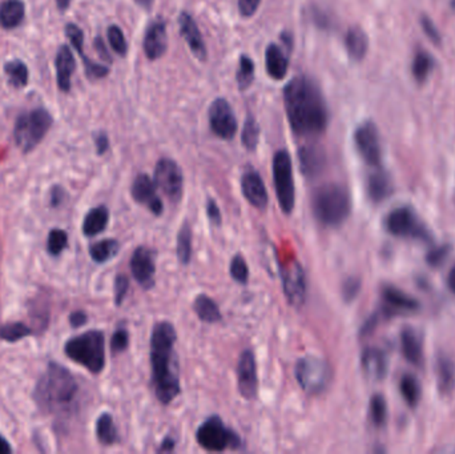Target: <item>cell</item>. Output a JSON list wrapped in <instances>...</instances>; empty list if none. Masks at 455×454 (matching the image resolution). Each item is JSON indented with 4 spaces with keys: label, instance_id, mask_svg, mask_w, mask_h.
<instances>
[{
    "label": "cell",
    "instance_id": "obj_24",
    "mask_svg": "<svg viewBox=\"0 0 455 454\" xmlns=\"http://www.w3.org/2000/svg\"><path fill=\"white\" fill-rule=\"evenodd\" d=\"M401 344L405 357L409 362L418 365L422 361V339L417 330L413 328H406L401 333Z\"/></svg>",
    "mask_w": 455,
    "mask_h": 454
},
{
    "label": "cell",
    "instance_id": "obj_45",
    "mask_svg": "<svg viewBox=\"0 0 455 454\" xmlns=\"http://www.w3.org/2000/svg\"><path fill=\"white\" fill-rule=\"evenodd\" d=\"M108 41H109V44L114 48V52H117L122 56L127 53V50H128L127 41H125L123 31L117 26H111L108 28Z\"/></svg>",
    "mask_w": 455,
    "mask_h": 454
},
{
    "label": "cell",
    "instance_id": "obj_11",
    "mask_svg": "<svg viewBox=\"0 0 455 454\" xmlns=\"http://www.w3.org/2000/svg\"><path fill=\"white\" fill-rule=\"evenodd\" d=\"M155 183L156 186L160 188L172 201L180 200L183 195V172L176 162L171 159H161L156 164Z\"/></svg>",
    "mask_w": 455,
    "mask_h": 454
},
{
    "label": "cell",
    "instance_id": "obj_35",
    "mask_svg": "<svg viewBox=\"0 0 455 454\" xmlns=\"http://www.w3.org/2000/svg\"><path fill=\"white\" fill-rule=\"evenodd\" d=\"M96 435L103 445H114L117 441V431L111 414L104 413L97 418Z\"/></svg>",
    "mask_w": 455,
    "mask_h": 454
},
{
    "label": "cell",
    "instance_id": "obj_36",
    "mask_svg": "<svg viewBox=\"0 0 455 454\" xmlns=\"http://www.w3.org/2000/svg\"><path fill=\"white\" fill-rule=\"evenodd\" d=\"M401 394L409 406H415L421 398V385L412 374H405L400 384Z\"/></svg>",
    "mask_w": 455,
    "mask_h": 454
},
{
    "label": "cell",
    "instance_id": "obj_33",
    "mask_svg": "<svg viewBox=\"0 0 455 454\" xmlns=\"http://www.w3.org/2000/svg\"><path fill=\"white\" fill-rule=\"evenodd\" d=\"M119 249H120V246L116 240L105 238V240H102V241L95 243L91 246L90 255H91L93 261L103 264V263H107L108 260L114 258L117 255Z\"/></svg>",
    "mask_w": 455,
    "mask_h": 454
},
{
    "label": "cell",
    "instance_id": "obj_50",
    "mask_svg": "<svg viewBox=\"0 0 455 454\" xmlns=\"http://www.w3.org/2000/svg\"><path fill=\"white\" fill-rule=\"evenodd\" d=\"M261 0H238V9L244 16H252L259 9Z\"/></svg>",
    "mask_w": 455,
    "mask_h": 454
},
{
    "label": "cell",
    "instance_id": "obj_1",
    "mask_svg": "<svg viewBox=\"0 0 455 454\" xmlns=\"http://www.w3.org/2000/svg\"><path fill=\"white\" fill-rule=\"evenodd\" d=\"M285 110L293 132L311 137L325 132L328 110L320 88L304 76L296 78L284 91Z\"/></svg>",
    "mask_w": 455,
    "mask_h": 454
},
{
    "label": "cell",
    "instance_id": "obj_29",
    "mask_svg": "<svg viewBox=\"0 0 455 454\" xmlns=\"http://www.w3.org/2000/svg\"><path fill=\"white\" fill-rule=\"evenodd\" d=\"M24 18V4L21 0H6L0 6V26L4 28H15Z\"/></svg>",
    "mask_w": 455,
    "mask_h": 454
},
{
    "label": "cell",
    "instance_id": "obj_31",
    "mask_svg": "<svg viewBox=\"0 0 455 454\" xmlns=\"http://www.w3.org/2000/svg\"><path fill=\"white\" fill-rule=\"evenodd\" d=\"M438 388L442 394L453 392L455 388V365L449 357H441L437 364Z\"/></svg>",
    "mask_w": 455,
    "mask_h": 454
},
{
    "label": "cell",
    "instance_id": "obj_44",
    "mask_svg": "<svg viewBox=\"0 0 455 454\" xmlns=\"http://www.w3.org/2000/svg\"><path fill=\"white\" fill-rule=\"evenodd\" d=\"M68 236L63 229H52L48 235L47 248L52 256H59L63 250L67 248Z\"/></svg>",
    "mask_w": 455,
    "mask_h": 454
},
{
    "label": "cell",
    "instance_id": "obj_34",
    "mask_svg": "<svg viewBox=\"0 0 455 454\" xmlns=\"http://www.w3.org/2000/svg\"><path fill=\"white\" fill-rule=\"evenodd\" d=\"M177 258L181 264H189L192 258V227L184 221L177 235Z\"/></svg>",
    "mask_w": 455,
    "mask_h": 454
},
{
    "label": "cell",
    "instance_id": "obj_28",
    "mask_svg": "<svg viewBox=\"0 0 455 454\" xmlns=\"http://www.w3.org/2000/svg\"><path fill=\"white\" fill-rule=\"evenodd\" d=\"M345 46L349 56L354 60H363L368 52L369 41L366 33L360 27H352L345 38Z\"/></svg>",
    "mask_w": 455,
    "mask_h": 454
},
{
    "label": "cell",
    "instance_id": "obj_37",
    "mask_svg": "<svg viewBox=\"0 0 455 454\" xmlns=\"http://www.w3.org/2000/svg\"><path fill=\"white\" fill-rule=\"evenodd\" d=\"M433 67H434L433 58L427 52H418L414 58L413 67H412L414 78L418 82H424L427 79L429 73H432Z\"/></svg>",
    "mask_w": 455,
    "mask_h": 454
},
{
    "label": "cell",
    "instance_id": "obj_7",
    "mask_svg": "<svg viewBox=\"0 0 455 454\" xmlns=\"http://www.w3.org/2000/svg\"><path fill=\"white\" fill-rule=\"evenodd\" d=\"M52 124L48 111L39 108L18 119L15 127V140L24 152H30L41 143Z\"/></svg>",
    "mask_w": 455,
    "mask_h": 454
},
{
    "label": "cell",
    "instance_id": "obj_17",
    "mask_svg": "<svg viewBox=\"0 0 455 454\" xmlns=\"http://www.w3.org/2000/svg\"><path fill=\"white\" fill-rule=\"evenodd\" d=\"M155 180H152L148 175H139L135 179L134 184H132V196L137 203L144 204L148 206V209L155 215L160 216L164 211L163 201L160 200V197L156 194Z\"/></svg>",
    "mask_w": 455,
    "mask_h": 454
},
{
    "label": "cell",
    "instance_id": "obj_56",
    "mask_svg": "<svg viewBox=\"0 0 455 454\" xmlns=\"http://www.w3.org/2000/svg\"><path fill=\"white\" fill-rule=\"evenodd\" d=\"M63 197H64V191L60 186H55L51 191V204L53 206H58L62 204Z\"/></svg>",
    "mask_w": 455,
    "mask_h": 454
},
{
    "label": "cell",
    "instance_id": "obj_54",
    "mask_svg": "<svg viewBox=\"0 0 455 454\" xmlns=\"http://www.w3.org/2000/svg\"><path fill=\"white\" fill-rule=\"evenodd\" d=\"M96 148H97V154L99 155H103L104 152H107L108 147H109V142H108V137L105 134H99L96 136Z\"/></svg>",
    "mask_w": 455,
    "mask_h": 454
},
{
    "label": "cell",
    "instance_id": "obj_61",
    "mask_svg": "<svg viewBox=\"0 0 455 454\" xmlns=\"http://www.w3.org/2000/svg\"><path fill=\"white\" fill-rule=\"evenodd\" d=\"M135 1L143 9H149L152 6V3H154V0H135Z\"/></svg>",
    "mask_w": 455,
    "mask_h": 454
},
{
    "label": "cell",
    "instance_id": "obj_18",
    "mask_svg": "<svg viewBox=\"0 0 455 454\" xmlns=\"http://www.w3.org/2000/svg\"><path fill=\"white\" fill-rule=\"evenodd\" d=\"M241 189L250 206L257 209H265L268 206L267 186L256 171L249 169L244 174L241 179Z\"/></svg>",
    "mask_w": 455,
    "mask_h": 454
},
{
    "label": "cell",
    "instance_id": "obj_4",
    "mask_svg": "<svg viewBox=\"0 0 455 454\" xmlns=\"http://www.w3.org/2000/svg\"><path fill=\"white\" fill-rule=\"evenodd\" d=\"M350 195L343 186L329 183L313 195V212L323 226L337 227L350 215Z\"/></svg>",
    "mask_w": 455,
    "mask_h": 454
},
{
    "label": "cell",
    "instance_id": "obj_48",
    "mask_svg": "<svg viewBox=\"0 0 455 454\" xmlns=\"http://www.w3.org/2000/svg\"><path fill=\"white\" fill-rule=\"evenodd\" d=\"M129 288V280L124 275H119L114 280V302L122 305L125 299V295Z\"/></svg>",
    "mask_w": 455,
    "mask_h": 454
},
{
    "label": "cell",
    "instance_id": "obj_6",
    "mask_svg": "<svg viewBox=\"0 0 455 454\" xmlns=\"http://www.w3.org/2000/svg\"><path fill=\"white\" fill-rule=\"evenodd\" d=\"M196 440L208 452H224L227 449H238L241 441L237 434L227 428L218 416H212L198 426Z\"/></svg>",
    "mask_w": 455,
    "mask_h": 454
},
{
    "label": "cell",
    "instance_id": "obj_57",
    "mask_svg": "<svg viewBox=\"0 0 455 454\" xmlns=\"http://www.w3.org/2000/svg\"><path fill=\"white\" fill-rule=\"evenodd\" d=\"M175 445H176V443H175V440L172 437H166L164 441L160 445V448L157 449V452L169 453V452H172L175 449Z\"/></svg>",
    "mask_w": 455,
    "mask_h": 454
},
{
    "label": "cell",
    "instance_id": "obj_23",
    "mask_svg": "<svg viewBox=\"0 0 455 454\" xmlns=\"http://www.w3.org/2000/svg\"><path fill=\"white\" fill-rule=\"evenodd\" d=\"M56 71H58V83L60 90L67 93L71 88V76L75 71V59L73 52L67 47L63 46L58 52L56 58Z\"/></svg>",
    "mask_w": 455,
    "mask_h": 454
},
{
    "label": "cell",
    "instance_id": "obj_26",
    "mask_svg": "<svg viewBox=\"0 0 455 454\" xmlns=\"http://www.w3.org/2000/svg\"><path fill=\"white\" fill-rule=\"evenodd\" d=\"M109 212L105 206H96L84 217L83 232L85 236L92 238L102 233L108 226Z\"/></svg>",
    "mask_w": 455,
    "mask_h": 454
},
{
    "label": "cell",
    "instance_id": "obj_58",
    "mask_svg": "<svg viewBox=\"0 0 455 454\" xmlns=\"http://www.w3.org/2000/svg\"><path fill=\"white\" fill-rule=\"evenodd\" d=\"M447 285H449V289L455 295V265L451 268L449 276H447Z\"/></svg>",
    "mask_w": 455,
    "mask_h": 454
},
{
    "label": "cell",
    "instance_id": "obj_10",
    "mask_svg": "<svg viewBox=\"0 0 455 454\" xmlns=\"http://www.w3.org/2000/svg\"><path fill=\"white\" fill-rule=\"evenodd\" d=\"M281 280L285 297L291 307L300 308L306 299V280L299 261L291 260L281 267Z\"/></svg>",
    "mask_w": 455,
    "mask_h": 454
},
{
    "label": "cell",
    "instance_id": "obj_9",
    "mask_svg": "<svg viewBox=\"0 0 455 454\" xmlns=\"http://www.w3.org/2000/svg\"><path fill=\"white\" fill-rule=\"evenodd\" d=\"M297 382L309 394L321 393L331 382V371L328 362L317 356L302 357L296 365Z\"/></svg>",
    "mask_w": 455,
    "mask_h": 454
},
{
    "label": "cell",
    "instance_id": "obj_27",
    "mask_svg": "<svg viewBox=\"0 0 455 454\" xmlns=\"http://www.w3.org/2000/svg\"><path fill=\"white\" fill-rule=\"evenodd\" d=\"M393 192V184L390 177L382 171H377L369 176L368 194L373 201H382Z\"/></svg>",
    "mask_w": 455,
    "mask_h": 454
},
{
    "label": "cell",
    "instance_id": "obj_42",
    "mask_svg": "<svg viewBox=\"0 0 455 454\" xmlns=\"http://www.w3.org/2000/svg\"><path fill=\"white\" fill-rule=\"evenodd\" d=\"M30 333H31V329L27 325L21 324V322H11V324L4 325L3 328H0V339L15 342V341L24 339Z\"/></svg>",
    "mask_w": 455,
    "mask_h": 454
},
{
    "label": "cell",
    "instance_id": "obj_13",
    "mask_svg": "<svg viewBox=\"0 0 455 454\" xmlns=\"http://www.w3.org/2000/svg\"><path fill=\"white\" fill-rule=\"evenodd\" d=\"M209 124L213 134L218 137L230 140L237 132L236 116L230 104L225 99H216L209 108Z\"/></svg>",
    "mask_w": 455,
    "mask_h": 454
},
{
    "label": "cell",
    "instance_id": "obj_59",
    "mask_svg": "<svg viewBox=\"0 0 455 454\" xmlns=\"http://www.w3.org/2000/svg\"><path fill=\"white\" fill-rule=\"evenodd\" d=\"M11 453V446L1 435H0V454Z\"/></svg>",
    "mask_w": 455,
    "mask_h": 454
},
{
    "label": "cell",
    "instance_id": "obj_63",
    "mask_svg": "<svg viewBox=\"0 0 455 454\" xmlns=\"http://www.w3.org/2000/svg\"><path fill=\"white\" fill-rule=\"evenodd\" d=\"M451 6H453V9H455V0H453V1H451Z\"/></svg>",
    "mask_w": 455,
    "mask_h": 454
},
{
    "label": "cell",
    "instance_id": "obj_49",
    "mask_svg": "<svg viewBox=\"0 0 455 454\" xmlns=\"http://www.w3.org/2000/svg\"><path fill=\"white\" fill-rule=\"evenodd\" d=\"M360 288H361L360 280L354 279V278L346 280V281L343 283V287H342L343 299L346 300V301H352V300L355 299L357 295H358V292H360Z\"/></svg>",
    "mask_w": 455,
    "mask_h": 454
},
{
    "label": "cell",
    "instance_id": "obj_46",
    "mask_svg": "<svg viewBox=\"0 0 455 454\" xmlns=\"http://www.w3.org/2000/svg\"><path fill=\"white\" fill-rule=\"evenodd\" d=\"M65 32H67L68 39L73 43L75 50L82 55L83 59H85V55H84L83 52V31H82L77 26H75V24H68V26L65 27Z\"/></svg>",
    "mask_w": 455,
    "mask_h": 454
},
{
    "label": "cell",
    "instance_id": "obj_22",
    "mask_svg": "<svg viewBox=\"0 0 455 454\" xmlns=\"http://www.w3.org/2000/svg\"><path fill=\"white\" fill-rule=\"evenodd\" d=\"M301 171L306 176H316L320 174L325 164L323 151L317 145H305L299 152Z\"/></svg>",
    "mask_w": 455,
    "mask_h": 454
},
{
    "label": "cell",
    "instance_id": "obj_19",
    "mask_svg": "<svg viewBox=\"0 0 455 454\" xmlns=\"http://www.w3.org/2000/svg\"><path fill=\"white\" fill-rule=\"evenodd\" d=\"M180 31L183 38L186 39L191 51L193 52V55L196 56L197 59L200 60H205L207 59V48H205V44L203 41V36H201V32L198 30L196 23L193 21V18L183 12L180 15Z\"/></svg>",
    "mask_w": 455,
    "mask_h": 454
},
{
    "label": "cell",
    "instance_id": "obj_47",
    "mask_svg": "<svg viewBox=\"0 0 455 454\" xmlns=\"http://www.w3.org/2000/svg\"><path fill=\"white\" fill-rule=\"evenodd\" d=\"M129 344V334L128 330L124 328L116 330L111 339V349L114 353H122L128 348Z\"/></svg>",
    "mask_w": 455,
    "mask_h": 454
},
{
    "label": "cell",
    "instance_id": "obj_51",
    "mask_svg": "<svg viewBox=\"0 0 455 454\" xmlns=\"http://www.w3.org/2000/svg\"><path fill=\"white\" fill-rule=\"evenodd\" d=\"M207 215L208 217H209V220H210L213 224H216V226L221 224V220H223L221 212H220L218 203H216L213 199H209V200H208Z\"/></svg>",
    "mask_w": 455,
    "mask_h": 454
},
{
    "label": "cell",
    "instance_id": "obj_53",
    "mask_svg": "<svg viewBox=\"0 0 455 454\" xmlns=\"http://www.w3.org/2000/svg\"><path fill=\"white\" fill-rule=\"evenodd\" d=\"M447 255H449V249H447V247L437 248V249H434V250L427 256V261H429L432 265H439Z\"/></svg>",
    "mask_w": 455,
    "mask_h": 454
},
{
    "label": "cell",
    "instance_id": "obj_25",
    "mask_svg": "<svg viewBox=\"0 0 455 454\" xmlns=\"http://www.w3.org/2000/svg\"><path fill=\"white\" fill-rule=\"evenodd\" d=\"M265 64H267V71L276 80L284 79L288 73V59L276 44H270L267 48Z\"/></svg>",
    "mask_w": 455,
    "mask_h": 454
},
{
    "label": "cell",
    "instance_id": "obj_38",
    "mask_svg": "<svg viewBox=\"0 0 455 454\" xmlns=\"http://www.w3.org/2000/svg\"><path fill=\"white\" fill-rule=\"evenodd\" d=\"M6 73L9 76L12 85L15 87H24L28 82V70L26 67L24 63L21 60H14V62L7 63L6 67Z\"/></svg>",
    "mask_w": 455,
    "mask_h": 454
},
{
    "label": "cell",
    "instance_id": "obj_32",
    "mask_svg": "<svg viewBox=\"0 0 455 454\" xmlns=\"http://www.w3.org/2000/svg\"><path fill=\"white\" fill-rule=\"evenodd\" d=\"M382 296L385 302L393 310H414L418 308V302L413 297L393 287L383 288Z\"/></svg>",
    "mask_w": 455,
    "mask_h": 454
},
{
    "label": "cell",
    "instance_id": "obj_8",
    "mask_svg": "<svg viewBox=\"0 0 455 454\" xmlns=\"http://www.w3.org/2000/svg\"><path fill=\"white\" fill-rule=\"evenodd\" d=\"M273 180L279 206L284 213L290 215L296 203V188L291 160L287 151H279L273 159Z\"/></svg>",
    "mask_w": 455,
    "mask_h": 454
},
{
    "label": "cell",
    "instance_id": "obj_62",
    "mask_svg": "<svg viewBox=\"0 0 455 454\" xmlns=\"http://www.w3.org/2000/svg\"><path fill=\"white\" fill-rule=\"evenodd\" d=\"M70 1H71V0H58V4H59V7H60L62 10H64V9L68 7Z\"/></svg>",
    "mask_w": 455,
    "mask_h": 454
},
{
    "label": "cell",
    "instance_id": "obj_39",
    "mask_svg": "<svg viewBox=\"0 0 455 454\" xmlns=\"http://www.w3.org/2000/svg\"><path fill=\"white\" fill-rule=\"evenodd\" d=\"M259 124L252 116H249L245 122V125H244V130H242V136H241L242 144L249 151H255L259 144Z\"/></svg>",
    "mask_w": 455,
    "mask_h": 454
},
{
    "label": "cell",
    "instance_id": "obj_16",
    "mask_svg": "<svg viewBox=\"0 0 455 454\" xmlns=\"http://www.w3.org/2000/svg\"><path fill=\"white\" fill-rule=\"evenodd\" d=\"M131 270L132 276L141 287H154L156 272L154 252L148 248H137L131 258Z\"/></svg>",
    "mask_w": 455,
    "mask_h": 454
},
{
    "label": "cell",
    "instance_id": "obj_55",
    "mask_svg": "<svg viewBox=\"0 0 455 454\" xmlns=\"http://www.w3.org/2000/svg\"><path fill=\"white\" fill-rule=\"evenodd\" d=\"M87 315L82 312V310H77V312H73V315H71V317H70V322H71V325L75 327V328H79V327H82L84 325L85 322H87Z\"/></svg>",
    "mask_w": 455,
    "mask_h": 454
},
{
    "label": "cell",
    "instance_id": "obj_40",
    "mask_svg": "<svg viewBox=\"0 0 455 454\" xmlns=\"http://www.w3.org/2000/svg\"><path fill=\"white\" fill-rule=\"evenodd\" d=\"M255 79V64L252 59L242 55L240 59V68L237 71V84L241 90H247Z\"/></svg>",
    "mask_w": 455,
    "mask_h": 454
},
{
    "label": "cell",
    "instance_id": "obj_41",
    "mask_svg": "<svg viewBox=\"0 0 455 454\" xmlns=\"http://www.w3.org/2000/svg\"><path fill=\"white\" fill-rule=\"evenodd\" d=\"M386 417H387V406L386 401L381 394H374L370 400V418L372 423L377 426L381 428L386 423Z\"/></svg>",
    "mask_w": 455,
    "mask_h": 454
},
{
    "label": "cell",
    "instance_id": "obj_5",
    "mask_svg": "<svg viewBox=\"0 0 455 454\" xmlns=\"http://www.w3.org/2000/svg\"><path fill=\"white\" fill-rule=\"evenodd\" d=\"M65 354L87 371L97 374L105 365V342L103 332L88 330L65 344Z\"/></svg>",
    "mask_w": 455,
    "mask_h": 454
},
{
    "label": "cell",
    "instance_id": "obj_14",
    "mask_svg": "<svg viewBox=\"0 0 455 454\" xmlns=\"http://www.w3.org/2000/svg\"><path fill=\"white\" fill-rule=\"evenodd\" d=\"M355 147L363 160L372 167H378L381 163V144L380 136L374 124L368 122L357 128L354 134Z\"/></svg>",
    "mask_w": 455,
    "mask_h": 454
},
{
    "label": "cell",
    "instance_id": "obj_15",
    "mask_svg": "<svg viewBox=\"0 0 455 454\" xmlns=\"http://www.w3.org/2000/svg\"><path fill=\"white\" fill-rule=\"evenodd\" d=\"M238 391L242 397L252 400L257 396L259 379H257V365L256 357L252 351L242 352L237 364Z\"/></svg>",
    "mask_w": 455,
    "mask_h": 454
},
{
    "label": "cell",
    "instance_id": "obj_21",
    "mask_svg": "<svg viewBox=\"0 0 455 454\" xmlns=\"http://www.w3.org/2000/svg\"><path fill=\"white\" fill-rule=\"evenodd\" d=\"M365 374L372 380H382L387 371V360L386 356L378 348H368L365 349L361 357Z\"/></svg>",
    "mask_w": 455,
    "mask_h": 454
},
{
    "label": "cell",
    "instance_id": "obj_52",
    "mask_svg": "<svg viewBox=\"0 0 455 454\" xmlns=\"http://www.w3.org/2000/svg\"><path fill=\"white\" fill-rule=\"evenodd\" d=\"M422 28H424V33L435 41V43H439L441 41V36H439V32L435 28L434 23L430 21L429 18H422Z\"/></svg>",
    "mask_w": 455,
    "mask_h": 454
},
{
    "label": "cell",
    "instance_id": "obj_3",
    "mask_svg": "<svg viewBox=\"0 0 455 454\" xmlns=\"http://www.w3.org/2000/svg\"><path fill=\"white\" fill-rule=\"evenodd\" d=\"M77 393L75 377L58 364H50L35 389V401L41 411L58 414L67 411L73 405Z\"/></svg>",
    "mask_w": 455,
    "mask_h": 454
},
{
    "label": "cell",
    "instance_id": "obj_60",
    "mask_svg": "<svg viewBox=\"0 0 455 454\" xmlns=\"http://www.w3.org/2000/svg\"><path fill=\"white\" fill-rule=\"evenodd\" d=\"M96 48H97V51L102 53V56H103V58L109 60V58H108V52L105 50V47H104L103 41H102V39H96Z\"/></svg>",
    "mask_w": 455,
    "mask_h": 454
},
{
    "label": "cell",
    "instance_id": "obj_2",
    "mask_svg": "<svg viewBox=\"0 0 455 454\" xmlns=\"http://www.w3.org/2000/svg\"><path fill=\"white\" fill-rule=\"evenodd\" d=\"M176 330L171 322L156 324L151 336L152 384L156 397L164 405L172 403L180 394V377L177 365Z\"/></svg>",
    "mask_w": 455,
    "mask_h": 454
},
{
    "label": "cell",
    "instance_id": "obj_43",
    "mask_svg": "<svg viewBox=\"0 0 455 454\" xmlns=\"http://www.w3.org/2000/svg\"><path fill=\"white\" fill-rule=\"evenodd\" d=\"M230 276L235 281H237L240 284L245 285L248 284L249 280V268L245 258H242L240 253H237L235 258L230 261V267H229Z\"/></svg>",
    "mask_w": 455,
    "mask_h": 454
},
{
    "label": "cell",
    "instance_id": "obj_12",
    "mask_svg": "<svg viewBox=\"0 0 455 454\" xmlns=\"http://www.w3.org/2000/svg\"><path fill=\"white\" fill-rule=\"evenodd\" d=\"M385 227L389 233L398 238H422L427 236L424 226L418 221L412 209L409 208H397L390 212L386 220Z\"/></svg>",
    "mask_w": 455,
    "mask_h": 454
},
{
    "label": "cell",
    "instance_id": "obj_20",
    "mask_svg": "<svg viewBox=\"0 0 455 454\" xmlns=\"http://www.w3.org/2000/svg\"><path fill=\"white\" fill-rule=\"evenodd\" d=\"M166 44H168V38H166L164 21H159L152 23L145 33V55L151 60H156L164 55V52L166 51Z\"/></svg>",
    "mask_w": 455,
    "mask_h": 454
},
{
    "label": "cell",
    "instance_id": "obj_30",
    "mask_svg": "<svg viewBox=\"0 0 455 454\" xmlns=\"http://www.w3.org/2000/svg\"><path fill=\"white\" fill-rule=\"evenodd\" d=\"M193 310L198 319L208 324H215L221 320V312L218 304L207 295H198L193 302Z\"/></svg>",
    "mask_w": 455,
    "mask_h": 454
}]
</instances>
